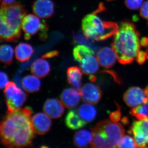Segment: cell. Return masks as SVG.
Segmentation results:
<instances>
[{
  "label": "cell",
  "mask_w": 148,
  "mask_h": 148,
  "mask_svg": "<svg viewBox=\"0 0 148 148\" xmlns=\"http://www.w3.org/2000/svg\"><path fill=\"white\" fill-rule=\"evenodd\" d=\"M32 112L29 107L7 112L0 125V137L3 145L12 148L32 145L35 133L31 122Z\"/></svg>",
  "instance_id": "cell-1"
},
{
  "label": "cell",
  "mask_w": 148,
  "mask_h": 148,
  "mask_svg": "<svg viewBox=\"0 0 148 148\" xmlns=\"http://www.w3.org/2000/svg\"><path fill=\"white\" fill-rule=\"evenodd\" d=\"M140 33L134 23L129 20L121 22L114 35L112 48L121 64L132 63L140 51Z\"/></svg>",
  "instance_id": "cell-2"
},
{
  "label": "cell",
  "mask_w": 148,
  "mask_h": 148,
  "mask_svg": "<svg viewBox=\"0 0 148 148\" xmlns=\"http://www.w3.org/2000/svg\"><path fill=\"white\" fill-rule=\"evenodd\" d=\"M106 9L103 4L92 13L83 18L82 27L83 34L89 39L96 41L105 40L116 34L119 28L116 23L103 21L98 13Z\"/></svg>",
  "instance_id": "cell-3"
},
{
  "label": "cell",
  "mask_w": 148,
  "mask_h": 148,
  "mask_svg": "<svg viewBox=\"0 0 148 148\" xmlns=\"http://www.w3.org/2000/svg\"><path fill=\"white\" fill-rule=\"evenodd\" d=\"M91 130L93 139L91 148L117 147L125 132L120 123L108 119L99 122Z\"/></svg>",
  "instance_id": "cell-4"
},
{
  "label": "cell",
  "mask_w": 148,
  "mask_h": 148,
  "mask_svg": "<svg viewBox=\"0 0 148 148\" xmlns=\"http://www.w3.org/2000/svg\"><path fill=\"white\" fill-rule=\"evenodd\" d=\"M0 12L1 20L14 31L21 32L22 21L27 14L23 5L16 3L9 5L2 3Z\"/></svg>",
  "instance_id": "cell-5"
},
{
  "label": "cell",
  "mask_w": 148,
  "mask_h": 148,
  "mask_svg": "<svg viewBox=\"0 0 148 148\" xmlns=\"http://www.w3.org/2000/svg\"><path fill=\"white\" fill-rule=\"evenodd\" d=\"M8 111L14 112L21 109L27 98V94L22 91L13 82H8L4 90Z\"/></svg>",
  "instance_id": "cell-6"
},
{
  "label": "cell",
  "mask_w": 148,
  "mask_h": 148,
  "mask_svg": "<svg viewBox=\"0 0 148 148\" xmlns=\"http://www.w3.org/2000/svg\"><path fill=\"white\" fill-rule=\"evenodd\" d=\"M36 15L29 14L23 18L21 28L25 33L24 38L29 40L32 36L36 35L47 26L46 23L41 22L40 18Z\"/></svg>",
  "instance_id": "cell-7"
},
{
  "label": "cell",
  "mask_w": 148,
  "mask_h": 148,
  "mask_svg": "<svg viewBox=\"0 0 148 148\" xmlns=\"http://www.w3.org/2000/svg\"><path fill=\"white\" fill-rule=\"evenodd\" d=\"M130 132L138 147L148 148V118L134 122Z\"/></svg>",
  "instance_id": "cell-8"
},
{
  "label": "cell",
  "mask_w": 148,
  "mask_h": 148,
  "mask_svg": "<svg viewBox=\"0 0 148 148\" xmlns=\"http://www.w3.org/2000/svg\"><path fill=\"white\" fill-rule=\"evenodd\" d=\"M123 98L126 105L131 108H135L143 103H146L148 100L145 91L137 86L129 88L125 92Z\"/></svg>",
  "instance_id": "cell-9"
},
{
  "label": "cell",
  "mask_w": 148,
  "mask_h": 148,
  "mask_svg": "<svg viewBox=\"0 0 148 148\" xmlns=\"http://www.w3.org/2000/svg\"><path fill=\"white\" fill-rule=\"evenodd\" d=\"M83 102L86 103L95 105L98 103L102 96L100 88L92 83L84 85L79 91Z\"/></svg>",
  "instance_id": "cell-10"
},
{
  "label": "cell",
  "mask_w": 148,
  "mask_h": 148,
  "mask_svg": "<svg viewBox=\"0 0 148 148\" xmlns=\"http://www.w3.org/2000/svg\"><path fill=\"white\" fill-rule=\"evenodd\" d=\"M47 114L38 113L31 118L32 127L36 133L40 135L46 134L51 126V120Z\"/></svg>",
  "instance_id": "cell-11"
},
{
  "label": "cell",
  "mask_w": 148,
  "mask_h": 148,
  "mask_svg": "<svg viewBox=\"0 0 148 148\" xmlns=\"http://www.w3.org/2000/svg\"><path fill=\"white\" fill-rule=\"evenodd\" d=\"M35 15L41 18L51 17L54 12V4L51 0H36L32 6Z\"/></svg>",
  "instance_id": "cell-12"
},
{
  "label": "cell",
  "mask_w": 148,
  "mask_h": 148,
  "mask_svg": "<svg viewBox=\"0 0 148 148\" xmlns=\"http://www.w3.org/2000/svg\"><path fill=\"white\" fill-rule=\"evenodd\" d=\"M63 103L55 99H48L44 105V112L52 119H57L62 116L64 112Z\"/></svg>",
  "instance_id": "cell-13"
},
{
  "label": "cell",
  "mask_w": 148,
  "mask_h": 148,
  "mask_svg": "<svg viewBox=\"0 0 148 148\" xmlns=\"http://www.w3.org/2000/svg\"><path fill=\"white\" fill-rule=\"evenodd\" d=\"M97 58L100 66L107 69L113 66L117 59L113 49L109 47H103L98 51Z\"/></svg>",
  "instance_id": "cell-14"
},
{
  "label": "cell",
  "mask_w": 148,
  "mask_h": 148,
  "mask_svg": "<svg viewBox=\"0 0 148 148\" xmlns=\"http://www.w3.org/2000/svg\"><path fill=\"white\" fill-rule=\"evenodd\" d=\"M81 98L80 93L76 89L67 88L63 90L61 93L60 100L66 108L73 109L78 106Z\"/></svg>",
  "instance_id": "cell-15"
},
{
  "label": "cell",
  "mask_w": 148,
  "mask_h": 148,
  "mask_svg": "<svg viewBox=\"0 0 148 148\" xmlns=\"http://www.w3.org/2000/svg\"><path fill=\"white\" fill-rule=\"evenodd\" d=\"M91 55L86 56L80 62V67L82 73L86 75H91L97 73L99 69L97 58Z\"/></svg>",
  "instance_id": "cell-16"
},
{
  "label": "cell",
  "mask_w": 148,
  "mask_h": 148,
  "mask_svg": "<svg viewBox=\"0 0 148 148\" xmlns=\"http://www.w3.org/2000/svg\"><path fill=\"white\" fill-rule=\"evenodd\" d=\"M82 73L81 69L77 66L70 67L67 70L68 83L79 92L81 89Z\"/></svg>",
  "instance_id": "cell-17"
},
{
  "label": "cell",
  "mask_w": 148,
  "mask_h": 148,
  "mask_svg": "<svg viewBox=\"0 0 148 148\" xmlns=\"http://www.w3.org/2000/svg\"><path fill=\"white\" fill-rule=\"evenodd\" d=\"M32 73L40 78L47 76L50 71V66L44 58H39L36 60L31 67Z\"/></svg>",
  "instance_id": "cell-18"
},
{
  "label": "cell",
  "mask_w": 148,
  "mask_h": 148,
  "mask_svg": "<svg viewBox=\"0 0 148 148\" xmlns=\"http://www.w3.org/2000/svg\"><path fill=\"white\" fill-rule=\"evenodd\" d=\"M93 136L92 132L86 130L77 131L74 136L73 141L77 147H88L92 144Z\"/></svg>",
  "instance_id": "cell-19"
},
{
  "label": "cell",
  "mask_w": 148,
  "mask_h": 148,
  "mask_svg": "<svg viewBox=\"0 0 148 148\" xmlns=\"http://www.w3.org/2000/svg\"><path fill=\"white\" fill-rule=\"evenodd\" d=\"M65 123L66 126L72 130L82 128L87 123L80 117L75 110H71L68 112L65 119Z\"/></svg>",
  "instance_id": "cell-20"
},
{
  "label": "cell",
  "mask_w": 148,
  "mask_h": 148,
  "mask_svg": "<svg viewBox=\"0 0 148 148\" xmlns=\"http://www.w3.org/2000/svg\"><path fill=\"white\" fill-rule=\"evenodd\" d=\"M21 32L12 29L2 20H0V37L2 41H17L21 36Z\"/></svg>",
  "instance_id": "cell-21"
},
{
  "label": "cell",
  "mask_w": 148,
  "mask_h": 148,
  "mask_svg": "<svg viewBox=\"0 0 148 148\" xmlns=\"http://www.w3.org/2000/svg\"><path fill=\"white\" fill-rule=\"evenodd\" d=\"M34 53L33 47L27 43L21 42L15 47V57L21 62L28 61Z\"/></svg>",
  "instance_id": "cell-22"
},
{
  "label": "cell",
  "mask_w": 148,
  "mask_h": 148,
  "mask_svg": "<svg viewBox=\"0 0 148 148\" xmlns=\"http://www.w3.org/2000/svg\"><path fill=\"white\" fill-rule=\"evenodd\" d=\"M22 87L26 92L33 93L40 90L41 82L34 75H28L24 77L21 82Z\"/></svg>",
  "instance_id": "cell-23"
},
{
  "label": "cell",
  "mask_w": 148,
  "mask_h": 148,
  "mask_svg": "<svg viewBox=\"0 0 148 148\" xmlns=\"http://www.w3.org/2000/svg\"><path fill=\"white\" fill-rule=\"evenodd\" d=\"M77 112L80 117L87 123L93 121L97 114L95 107L88 103L82 105L79 108Z\"/></svg>",
  "instance_id": "cell-24"
},
{
  "label": "cell",
  "mask_w": 148,
  "mask_h": 148,
  "mask_svg": "<svg viewBox=\"0 0 148 148\" xmlns=\"http://www.w3.org/2000/svg\"><path fill=\"white\" fill-rule=\"evenodd\" d=\"M95 51L90 47L84 45H78L75 47L73 50L74 59L80 62L82 59L88 56L94 55Z\"/></svg>",
  "instance_id": "cell-25"
},
{
  "label": "cell",
  "mask_w": 148,
  "mask_h": 148,
  "mask_svg": "<svg viewBox=\"0 0 148 148\" xmlns=\"http://www.w3.org/2000/svg\"><path fill=\"white\" fill-rule=\"evenodd\" d=\"M14 51L8 45H3L0 47V60L3 64L9 66L13 61Z\"/></svg>",
  "instance_id": "cell-26"
},
{
  "label": "cell",
  "mask_w": 148,
  "mask_h": 148,
  "mask_svg": "<svg viewBox=\"0 0 148 148\" xmlns=\"http://www.w3.org/2000/svg\"><path fill=\"white\" fill-rule=\"evenodd\" d=\"M130 113L139 120H143L148 118V101L140 106L133 108Z\"/></svg>",
  "instance_id": "cell-27"
},
{
  "label": "cell",
  "mask_w": 148,
  "mask_h": 148,
  "mask_svg": "<svg viewBox=\"0 0 148 148\" xmlns=\"http://www.w3.org/2000/svg\"><path fill=\"white\" fill-rule=\"evenodd\" d=\"M118 148H138L135 139L128 135H124L117 146Z\"/></svg>",
  "instance_id": "cell-28"
},
{
  "label": "cell",
  "mask_w": 148,
  "mask_h": 148,
  "mask_svg": "<svg viewBox=\"0 0 148 148\" xmlns=\"http://www.w3.org/2000/svg\"><path fill=\"white\" fill-rule=\"evenodd\" d=\"M73 37L74 42L76 44L84 45L90 47L93 49L92 48L94 46L92 42L84 34L83 35L80 33H77L74 34Z\"/></svg>",
  "instance_id": "cell-29"
},
{
  "label": "cell",
  "mask_w": 148,
  "mask_h": 148,
  "mask_svg": "<svg viewBox=\"0 0 148 148\" xmlns=\"http://www.w3.org/2000/svg\"><path fill=\"white\" fill-rule=\"evenodd\" d=\"M144 3V0H125L126 7L132 10H138L140 8Z\"/></svg>",
  "instance_id": "cell-30"
},
{
  "label": "cell",
  "mask_w": 148,
  "mask_h": 148,
  "mask_svg": "<svg viewBox=\"0 0 148 148\" xmlns=\"http://www.w3.org/2000/svg\"><path fill=\"white\" fill-rule=\"evenodd\" d=\"M140 16L147 21L148 25V0L143 3L140 8Z\"/></svg>",
  "instance_id": "cell-31"
},
{
  "label": "cell",
  "mask_w": 148,
  "mask_h": 148,
  "mask_svg": "<svg viewBox=\"0 0 148 148\" xmlns=\"http://www.w3.org/2000/svg\"><path fill=\"white\" fill-rule=\"evenodd\" d=\"M146 59H147V53L143 51H140L135 58L137 63L140 65L144 64Z\"/></svg>",
  "instance_id": "cell-32"
},
{
  "label": "cell",
  "mask_w": 148,
  "mask_h": 148,
  "mask_svg": "<svg viewBox=\"0 0 148 148\" xmlns=\"http://www.w3.org/2000/svg\"><path fill=\"white\" fill-rule=\"evenodd\" d=\"M1 82H0V87L1 89L5 88L8 82V77L6 74L4 72L1 71L0 74Z\"/></svg>",
  "instance_id": "cell-33"
},
{
  "label": "cell",
  "mask_w": 148,
  "mask_h": 148,
  "mask_svg": "<svg viewBox=\"0 0 148 148\" xmlns=\"http://www.w3.org/2000/svg\"><path fill=\"white\" fill-rule=\"evenodd\" d=\"M121 117V114L119 108L117 110L111 113L110 114V118L112 121L114 122H117L120 119Z\"/></svg>",
  "instance_id": "cell-34"
},
{
  "label": "cell",
  "mask_w": 148,
  "mask_h": 148,
  "mask_svg": "<svg viewBox=\"0 0 148 148\" xmlns=\"http://www.w3.org/2000/svg\"><path fill=\"white\" fill-rule=\"evenodd\" d=\"M58 54H59V52L57 51H52L44 54L42 56V58H44V59L45 58H52L58 56Z\"/></svg>",
  "instance_id": "cell-35"
},
{
  "label": "cell",
  "mask_w": 148,
  "mask_h": 148,
  "mask_svg": "<svg viewBox=\"0 0 148 148\" xmlns=\"http://www.w3.org/2000/svg\"><path fill=\"white\" fill-rule=\"evenodd\" d=\"M140 44L141 46L143 47H148V38L147 37H143L140 40Z\"/></svg>",
  "instance_id": "cell-36"
},
{
  "label": "cell",
  "mask_w": 148,
  "mask_h": 148,
  "mask_svg": "<svg viewBox=\"0 0 148 148\" xmlns=\"http://www.w3.org/2000/svg\"><path fill=\"white\" fill-rule=\"evenodd\" d=\"M1 1L2 3L9 5L15 3L16 0H1Z\"/></svg>",
  "instance_id": "cell-37"
},
{
  "label": "cell",
  "mask_w": 148,
  "mask_h": 148,
  "mask_svg": "<svg viewBox=\"0 0 148 148\" xmlns=\"http://www.w3.org/2000/svg\"><path fill=\"white\" fill-rule=\"evenodd\" d=\"M89 79H90V80L91 81V82H95V79H96V77L94 76L93 75H90V78H89Z\"/></svg>",
  "instance_id": "cell-38"
},
{
  "label": "cell",
  "mask_w": 148,
  "mask_h": 148,
  "mask_svg": "<svg viewBox=\"0 0 148 148\" xmlns=\"http://www.w3.org/2000/svg\"><path fill=\"white\" fill-rule=\"evenodd\" d=\"M146 53H147V59L148 60V47L147 48V50H146Z\"/></svg>",
  "instance_id": "cell-39"
},
{
  "label": "cell",
  "mask_w": 148,
  "mask_h": 148,
  "mask_svg": "<svg viewBox=\"0 0 148 148\" xmlns=\"http://www.w3.org/2000/svg\"><path fill=\"white\" fill-rule=\"evenodd\" d=\"M106 1H115V0H106Z\"/></svg>",
  "instance_id": "cell-40"
}]
</instances>
